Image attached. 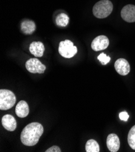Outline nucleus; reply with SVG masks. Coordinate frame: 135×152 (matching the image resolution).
Segmentation results:
<instances>
[{"label":"nucleus","instance_id":"obj_17","mask_svg":"<svg viewBox=\"0 0 135 152\" xmlns=\"http://www.w3.org/2000/svg\"><path fill=\"white\" fill-rule=\"evenodd\" d=\"M98 59L99 61L102 63V65H106L107 64H108L110 62V61L111 59L110 56H107L106 54H105L104 53H101L98 56Z\"/></svg>","mask_w":135,"mask_h":152},{"label":"nucleus","instance_id":"obj_9","mask_svg":"<svg viewBox=\"0 0 135 152\" xmlns=\"http://www.w3.org/2000/svg\"><path fill=\"white\" fill-rule=\"evenodd\" d=\"M107 146L111 152H116L120 148V140L115 133L110 134L107 138Z\"/></svg>","mask_w":135,"mask_h":152},{"label":"nucleus","instance_id":"obj_16","mask_svg":"<svg viewBox=\"0 0 135 152\" xmlns=\"http://www.w3.org/2000/svg\"><path fill=\"white\" fill-rule=\"evenodd\" d=\"M127 140L130 147L135 150V125L130 130L128 134Z\"/></svg>","mask_w":135,"mask_h":152},{"label":"nucleus","instance_id":"obj_3","mask_svg":"<svg viewBox=\"0 0 135 152\" xmlns=\"http://www.w3.org/2000/svg\"><path fill=\"white\" fill-rule=\"evenodd\" d=\"M16 102V97L12 91L7 89L0 90V109L7 110L11 109Z\"/></svg>","mask_w":135,"mask_h":152},{"label":"nucleus","instance_id":"obj_6","mask_svg":"<svg viewBox=\"0 0 135 152\" xmlns=\"http://www.w3.org/2000/svg\"><path fill=\"white\" fill-rule=\"evenodd\" d=\"M109 45V40L105 35H100L96 37L92 42V49L96 51H100L106 49Z\"/></svg>","mask_w":135,"mask_h":152},{"label":"nucleus","instance_id":"obj_14","mask_svg":"<svg viewBox=\"0 0 135 152\" xmlns=\"http://www.w3.org/2000/svg\"><path fill=\"white\" fill-rule=\"evenodd\" d=\"M85 150L87 152H99L100 151L99 145L95 140H90L86 142Z\"/></svg>","mask_w":135,"mask_h":152},{"label":"nucleus","instance_id":"obj_5","mask_svg":"<svg viewBox=\"0 0 135 152\" xmlns=\"http://www.w3.org/2000/svg\"><path fill=\"white\" fill-rule=\"evenodd\" d=\"M26 69L32 73H43L46 67L40 61L36 58H31L27 61Z\"/></svg>","mask_w":135,"mask_h":152},{"label":"nucleus","instance_id":"obj_10","mask_svg":"<svg viewBox=\"0 0 135 152\" xmlns=\"http://www.w3.org/2000/svg\"><path fill=\"white\" fill-rule=\"evenodd\" d=\"M1 123L4 128L8 131L13 132L17 128L16 119L11 115H4L2 118Z\"/></svg>","mask_w":135,"mask_h":152},{"label":"nucleus","instance_id":"obj_12","mask_svg":"<svg viewBox=\"0 0 135 152\" xmlns=\"http://www.w3.org/2000/svg\"><path fill=\"white\" fill-rule=\"evenodd\" d=\"M16 115L20 118H25L29 113V107L27 103L24 101H20L15 108Z\"/></svg>","mask_w":135,"mask_h":152},{"label":"nucleus","instance_id":"obj_19","mask_svg":"<svg viewBox=\"0 0 135 152\" xmlns=\"http://www.w3.org/2000/svg\"><path fill=\"white\" fill-rule=\"evenodd\" d=\"M61 150L60 148L56 145H54L47 149L46 152H61Z\"/></svg>","mask_w":135,"mask_h":152},{"label":"nucleus","instance_id":"obj_13","mask_svg":"<svg viewBox=\"0 0 135 152\" xmlns=\"http://www.w3.org/2000/svg\"><path fill=\"white\" fill-rule=\"evenodd\" d=\"M21 29L23 34L26 35H31L35 32L36 25L32 21L25 20L21 23Z\"/></svg>","mask_w":135,"mask_h":152},{"label":"nucleus","instance_id":"obj_1","mask_svg":"<svg viewBox=\"0 0 135 152\" xmlns=\"http://www.w3.org/2000/svg\"><path fill=\"white\" fill-rule=\"evenodd\" d=\"M43 132L44 128L40 123H30L24 127L21 132V142L26 146H34L38 143Z\"/></svg>","mask_w":135,"mask_h":152},{"label":"nucleus","instance_id":"obj_8","mask_svg":"<svg viewBox=\"0 0 135 152\" xmlns=\"http://www.w3.org/2000/svg\"><path fill=\"white\" fill-rule=\"evenodd\" d=\"M116 72L121 75L126 76L130 73V66L127 61L124 58L118 59L115 63Z\"/></svg>","mask_w":135,"mask_h":152},{"label":"nucleus","instance_id":"obj_4","mask_svg":"<svg viewBox=\"0 0 135 152\" xmlns=\"http://www.w3.org/2000/svg\"><path fill=\"white\" fill-rule=\"evenodd\" d=\"M58 50L60 55L66 58L74 56L78 52L77 48L74 46L73 43L68 39L60 42Z\"/></svg>","mask_w":135,"mask_h":152},{"label":"nucleus","instance_id":"obj_18","mask_svg":"<svg viewBox=\"0 0 135 152\" xmlns=\"http://www.w3.org/2000/svg\"><path fill=\"white\" fill-rule=\"evenodd\" d=\"M119 118L121 121H127L129 118V115L127 112H122L119 113Z\"/></svg>","mask_w":135,"mask_h":152},{"label":"nucleus","instance_id":"obj_11","mask_svg":"<svg viewBox=\"0 0 135 152\" xmlns=\"http://www.w3.org/2000/svg\"><path fill=\"white\" fill-rule=\"evenodd\" d=\"M29 50L36 57H42L44 52V44L39 41H34L30 45Z\"/></svg>","mask_w":135,"mask_h":152},{"label":"nucleus","instance_id":"obj_15","mask_svg":"<svg viewBox=\"0 0 135 152\" xmlns=\"http://www.w3.org/2000/svg\"><path fill=\"white\" fill-rule=\"evenodd\" d=\"M69 22V18L66 13H60L56 18V23L58 26L66 27Z\"/></svg>","mask_w":135,"mask_h":152},{"label":"nucleus","instance_id":"obj_2","mask_svg":"<svg viewBox=\"0 0 135 152\" xmlns=\"http://www.w3.org/2000/svg\"><path fill=\"white\" fill-rule=\"evenodd\" d=\"M113 8L112 3L109 0H101L93 6V13L98 18H105L111 14Z\"/></svg>","mask_w":135,"mask_h":152},{"label":"nucleus","instance_id":"obj_7","mask_svg":"<svg viewBox=\"0 0 135 152\" xmlns=\"http://www.w3.org/2000/svg\"><path fill=\"white\" fill-rule=\"evenodd\" d=\"M122 18L128 22H135V6L128 4L125 6L121 12Z\"/></svg>","mask_w":135,"mask_h":152}]
</instances>
